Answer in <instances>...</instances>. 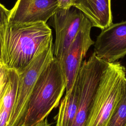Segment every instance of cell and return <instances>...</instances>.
Segmentation results:
<instances>
[{
	"mask_svg": "<svg viewBox=\"0 0 126 126\" xmlns=\"http://www.w3.org/2000/svg\"><path fill=\"white\" fill-rule=\"evenodd\" d=\"M10 10H8L0 3V31L4 29L7 25Z\"/></svg>",
	"mask_w": 126,
	"mask_h": 126,
	"instance_id": "9a60e30c",
	"label": "cell"
},
{
	"mask_svg": "<svg viewBox=\"0 0 126 126\" xmlns=\"http://www.w3.org/2000/svg\"><path fill=\"white\" fill-rule=\"evenodd\" d=\"M0 32L1 63L17 72L53 42L52 30L44 22L8 24Z\"/></svg>",
	"mask_w": 126,
	"mask_h": 126,
	"instance_id": "6da1fadb",
	"label": "cell"
},
{
	"mask_svg": "<svg viewBox=\"0 0 126 126\" xmlns=\"http://www.w3.org/2000/svg\"><path fill=\"white\" fill-rule=\"evenodd\" d=\"M18 81L17 72L9 69L7 84L0 99V126H7L9 120L17 92Z\"/></svg>",
	"mask_w": 126,
	"mask_h": 126,
	"instance_id": "7c38bea8",
	"label": "cell"
},
{
	"mask_svg": "<svg viewBox=\"0 0 126 126\" xmlns=\"http://www.w3.org/2000/svg\"><path fill=\"white\" fill-rule=\"evenodd\" d=\"M92 25L88 19L79 30L75 39L60 62L66 80V93H69L74 84L82 60L94 42L91 37Z\"/></svg>",
	"mask_w": 126,
	"mask_h": 126,
	"instance_id": "52a82bcc",
	"label": "cell"
},
{
	"mask_svg": "<svg viewBox=\"0 0 126 126\" xmlns=\"http://www.w3.org/2000/svg\"><path fill=\"white\" fill-rule=\"evenodd\" d=\"M59 3V7L63 9L69 8L72 6L74 0H57Z\"/></svg>",
	"mask_w": 126,
	"mask_h": 126,
	"instance_id": "2e32d148",
	"label": "cell"
},
{
	"mask_svg": "<svg viewBox=\"0 0 126 126\" xmlns=\"http://www.w3.org/2000/svg\"><path fill=\"white\" fill-rule=\"evenodd\" d=\"M51 42L21 71L18 73V81L15 100L7 126H20L21 118L33 86L45 67L54 59Z\"/></svg>",
	"mask_w": 126,
	"mask_h": 126,
	"instance_id": "5b68a950",
	"label": "cell"
},
{
	"mask_svg": "<svg viewBox=\"0 0 126 126\" xmlns=\"http://www.w3.org/2000/svg\"><path fill=\"white\" fill-rule=\"evenodd\" d=\"M111 0H74L72 6L80 11L92 27L103 30L113 24Z\"/></svg>",
	"mask_w": 126,
	"mask_h": 126,
	"instance_id": "30bf717a",
	"label": "cell"
},
{
	"mask_svg": "<svg viewBox=\"0 0 126 126\" xmlns=\"http://www.w3.org/2000/svg\"><path fill=\"white\" fill-rule=\"evenodd\" d=\"M34 126H51V125L48 123L47 119L45 118L44 120L41 121Z\"/></svg>",
	"mask_w": 126,
	"mask_h": 126,
	"instance_id": "e0dca14e",
	"label": "cell"
},
{
	"mask_svg": "<svg viewBox=\"0 0 126 126\" xmlns=\"http://www.w3.org/2000/svg\"><path fill=\"white\" fill-rule=\"evenodd\" d=\"M94 53L108 63L116 62L126 55V20L101 30L94 43Z\"/></svg>",
	"mask_w": 126,
	"mask_h": 126,
	"instance_id": "ba28073f",
	"label": "cell"
},
{
	"mask_svg": "<svg viewBox=\"0 0 126 126\" xmlns=\"http://www.w3.org/2000/svg\"><path fill=\"white\" fill-rule=\"evenodd\" d=\"M9 69L0 63V99L6 87L8 78Z\"/></svg>",
	"mask_w": 126,
	"mask_h": 126,
	"instance_id": "5bb4252c",
	"label": "cell"
},
{
	"mask_svg": "<svg viewBox=\"0 0 126 126\" xmlns=\"http://www.w3.org/2000/svg\"><path fill=\"white\" fill-rule=\"evenodd\" d=\"M79 82L75 78L70 92L61 100L56 117V126H72L76 117L79 99Z\"/></svg>",
	"mask_w": 126,
	"mask_h": 126,
	"instance_id": "8fae6325",
	"label": "cell"
},
{
	"mask_svg": "<svg viewBox=\"0 0 126 126\" xmlns=\"http://www.w3.org/2000/svg\"><path fill=\"white\" fill-rule=\"evenodd\" d=\"M52 17L56 33L53 54L61 62L88 19L73 6L67 9L59 8Z\"/></svg>",
	"mask_w": 126,
	"mask_h": 126,
	"instance_id": "8992f818",
	"label": "cell"
},
{
	"mask_svg": "<svg viewBox=\"0 0 126 126\" xmlns=\"http://www.w3.org/2000/svg\"><path fill=\"white\" fill-rule=\"evenodd\" d=\"M94 52L84 61L76 78L80 89L77 114L72 126H85L98 91L101 78L108 64Z\"/></svg>",
	"mask_w": 126,
	"mask_h": 126,
	"instance_id": "277c9868",
	"label": "cell"
},
{
	"mask_svg": "<svg viewBox=\"0 0 126 126\" xmlns=\"http://www.w3.org/2000/svg\"><path fill=\"white\" fill-rule=\"evenodd\" d=\"M65 89L62 66L54 57L36 80L26 103L20 126H34L44 120L58 105Z\"/></svg>",
	"mask_w": 126,
	"mask_h": 126,
	"instance_id": "7a4b0ae2",
	"label": "cell"
},
{
	"mask_svg": "<svg viewBox=\"0 0 126 126\" xmlns=\"http://www.w3.org/2000/svg\"><path fill=\"white\" fill-rule=\"evenodd\" d=\"M1 35L0 32V63H1Z\"/></svg>",
	"mask_w": 126,
	"mask_h": 126,
	"instance_id": "ac0fdd59",
	"label": "cell"
},
{
	"mask_svg": "<svg viewBox=\"0 0 126 126\" xmlns=\"http://www.w3.org/2000/svg\"><path fill=\"white\" fill-rule=\"evenodd\" d=\"M126 80V67L119 62L108 63L85 126H106Z\"/></svg>",
	"mask_w": 126,
	"mask_h": 126,
	"instance_id": "3957f363",
	"label": "cell"
},
{
	"mask_svg": "<svg viewBox=\"0 0 126 126\" xmlns=\"http://www.w3.org/2000/svg\"><path fill=\"white\" fill-rule=\"evenodd\" d=\"M59 8L57 0H17L10 10L8 24L46 23Z\"/></svg>",
	"mask_w": 126,
	"mask_h": 126,
	"instance_id": "9c48e42d",
	"label": "cell"
},
{
	"mask_svg": "<svg viewBox=\"0 0 126 126\" xmlns=\"http://www.w3.org/2000/svg\"><path fill=\"white\" fill-rule=\"evenodd\" d=\"M106 126H126V80L120 97Z\"/></svg>",
	"mask_w": 126,
	"mask_h": 126,
	"instance_id": "4fadbf2b",
	"label": "cell"
}]
</instances>
